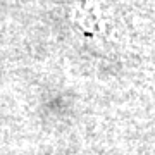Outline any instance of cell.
<instances>
[{
  "label": "cell",
  "instance_id": "1",
  "mask_svg": "<svg viewBox=\"0 0 155 155\" xmlns=\"http://www.w3.org/2000/svg\"><path fill=\"white\" fill-rule=\"evenodd\" d=\"M71 22L78 35L86 40H104L109 29V16L97 0L74 2L69 12Z\"/></svg>",
  "mask_w": 155,
  "mask_h": 155
}]
</instances>
